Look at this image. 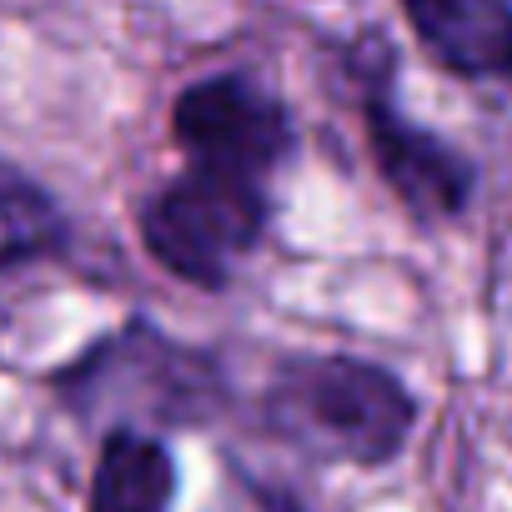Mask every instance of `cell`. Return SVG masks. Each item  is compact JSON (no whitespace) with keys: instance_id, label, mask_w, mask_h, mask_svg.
<instances>
[{"instance_id":"6da1fadb","label":"cell","mask_w":512,"mask_h":512,"mask_svg":"<svg viewBox=\"0 0 512 512\" xmlns=\"http://www.w3.org/2000/svg\"><path fill=\"white\" fill-rule=\"evenodd\" d=\"M267 417L287 442L322 462L377 467L402 452L417 422V402L387 367L332 352L282 362L267 392Z\"/></svg>"},{"instance_id":"7a4b0ae2","label":"cell","mask_w":512,"mask_h":512,"mask_svg":"<svg viewBox=\"0 0 512 512\" xmlns=\"http://www.w3.org/2000/svg\"><path fill=\"white\" fill-rule=\"evenodd\" d=\"M267 196L262 181L191 166L141 206V241L156 262L191 287H226L231 267L262 241Z\"/></svg>"},{"instance_id":"3957f363","label":"cell","mask_w":512,"mask_h":512,"mask_svg":"<svg viewBox=\"0 0 512 512\" xmlns=\"http://www.w3.org/2000/svg\"><path fill=\"white\" fill-rule=\"evenodd\" d=\"M61 392L81 412H136L156 422H196L216 407L211 367L146 327H126L86 352V362L61 377Z\"/></svg>"},{"instance_id":"277c9868","label":"cell","mask_w":512,"mask_h":512,"mask_svg":"<svg viewBox=\"0 0 512 512\" xmlns=\"http://www.w3.org/2000/svg\"><path fill=\"white\" fill-rule=\"evenodd\" d=\"M171 131L191 156V166L246 181H262L267 171H277L297 146L287 106L241 71H221L186 86L171 106Z\"/></svg>"},{"instance_id":"5b68a950","label":"cell","mask_w":512,"mask_h":512,"mask_svg":"<svg viewBox=\"0 0 512 512\" xmlns=\"http://www.w3.org/2000/svg\"><path fill=\"white\" fill-rule=\"evenodd\" d=\"M362 121H367V146H372L387 186L397 191V201L412 216L447 221V216H462L467 211L472 186H477V171H472V161L457 146H447L437 131L412 126L387 101V91H367Z\"/></svg>"},{"instance_id":"8992f818","label":"cell","mask_w":512,"mask_h":512,"mask_svg":"<svg viewBox=\"0 0 512 512\" xmlns=\"http://www.w3.org/2000/svg\"><path fill=\"white\" fill-rule=\"evenodd\" d=\"M402 11L452 76H512V0H402Z\"/></svg>"},{"instance_id":"52a82bcc","label":"cell","mask_w":512,"mask_h":512,"mask_svg":"<svg viewBox=\"0 0 512 512\" xmlns=\"http://www.w3.org/2000/svg\"><path fill=\"white\" fill-rule=\"evenodd\" d=\"M176 462L171 447L141 427H111L96 457L86 512H171Z\"/></svg>"},{"instance_id":"ba28073f","label":"cell","mask_w":512,"mask_h":512,"mask_svg":"<svg viewBox=\"0 0 512 512\" xmlns=\"http://www.w3.org/2000/svg\"><path fill=\"white\" fill-rule=\"evenodd\" d=\"M66 236H71V226H66L56 196L31 171L0 156V272L46 262V256H56L66 246Z\"/></svg>"}]
</instances>
